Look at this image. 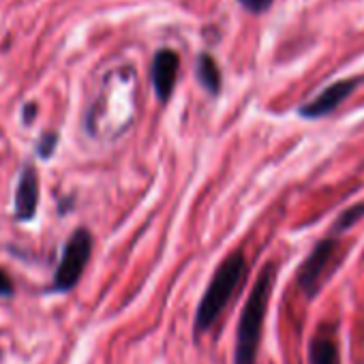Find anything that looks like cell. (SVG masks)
<instances>
[{
  "label": "cell",
  "instance_id": "cell-1",
  "mask_svg": "<svg viewBox=\"0 0 364 364\" xmlns=\"http://www.w3.org/2000/svg\"><path fill=\"white\" fill-rule=\"evenodd\" d=\"M274 279H277V268L272 264H266L245 302L242 313H240V321H238V330H236L234 364H255L257 362L262 330H264Z\"/></svg>",
  "mask_w": 364,
  "mask_h": 364
},
{
  "label": "cell",
  "instance_id": "cell-2",
  "mask_svg": "<svg viewBox=\"0 0 364 364\" xmlns=\"http://www.w3.org/2000/svg\"><path fill=\"white\" fill-rule=\"evenodd\" d=\"M247 272H249V264H247L245 251H234L219 264V268L215 270V274L198 304L196 323H193V330L198 336L217 323V319L221 317V313L225 311V306L238 291L240 283L245 281Z\"/></svg>",
  "mask_w": 364,
  "mask_h": 364
},
{
  "label": "cell",
  "instance_id": "cell-3",
  "mask_svg": "<svg viewBox=\"0 0 364 364\" xmlns=\"http://www.w3.org/2000/svg\"><path fill=\"white\" fill-rule=\"evenodd\" d=\"M90 255H92V234L86 228H80L69 236V240L63 247V255L56 266L50 291L56 294L71 291L82 279Z\"/></svg>",
  "mask_w": 364,
  "mask_h": 364
},
{
  "label": "cell",
  "instance_id": "cell-4",
  "mask_svg": "<svg viewBox=\"0 0 364 364\" xmlns=\"http://www.w3.org/2000/svg\"><path fill=\"white\" fill-rule=\"evenodd\" d=\"M336 249H338V242L334 238H326V240L317 242V247L309 253V257L300 266L298 287L304 291L306 298H315L317 291L321 289L326 272L336 255Z\"/></svg>",
  "mask_w": 364,
  "mask_h": 364
},
{
  "label": "cell",
  "instance_id": "cell-5",
  "mask_svg": "<svg viewBox=\"0 0 364 364\" xmlns=\"http://www.w3.org/2000/svg\"><path fill=\"white\" fill-rule=\"evenodd\" d=\"M39 206V171L33 161L22 167L18 187L14 193V217L20 223H31Z\"/></svg>",
  "mask_w": 364,
  "mask_h": 364
},
{
  "label": "cell",
  "instance_id": "cell-6",
  "mask_svg": "<svg viewBox=\"0 0 364 364\" xmlns=\"http://www.w3.org/2000/svg\"><path fill=\"white\" fill-rule=\"evenodd\" d=\"M178 69H180V58L173 50H159L152 58V86H154V95L159 97V101H167L173 92L176 80H178Z\"/></svg>",
  "mask_w": 364,
  "mask_h": 364
},
{
  "label": "cell",
  "instance_id": "cell-7",
  "mask_svg": "<svg viewBox=\"0 0 364 364\" xmlns=\"http://www.w3.org/2000/svg\"><path fill=\"white\" fill-rule=\"evenodd\" d=\"M358 82L360 80H341L336 84H330L315 99H311L309 103H304L300 107V116H304V118H321V116L334 112L341 105V101H345L353 92Z\"/></svg>",
  "mask_w": 364,
  "mask_h": 364
},
{
  "label": "cell",
  "instance_id": "cell-8",
  "mask_svg": "<svg viewBox=\"0 0 364 364\" xmlns=\"http://www.w3.org/2000/svg\"><path fill=\"white\" fill-rule=\"evenodd\" d=\"M309 362L311 364H341L334 328H321L311 338V343H309Z\"/></svg>",
  "mask_w": 364,
  "mask_h": 364
},
{
  "label": "cell",
  "instance_id": "cell-9",
  "mask_svg": "<svg viewBox=\"0 0 364 364\" xmlns=\"http://www.w3.org/2000/svg\"><path fill=\"white\" fill-rule=\"evenodd\" d=\"M198 77L202 82V86L217 95L219 88H221V73H219V67L215 63V58L210 54H202L200 60H198Z\"/></svg>",
  "mask_w": 364,
  "mask_h": 364
},
{
  "label": "cell",
  "instance_id": "cell-10",
  "mask_svg": "<svg viewBox=\"0 0 364 364\" xmlns=\"http://www.w3.org/2000/svg\"><path fill=\"white\" fill-rule=\"evenodd\" d=\"M58 139H60V137H58L56 131H43L41 137H39V141H37V146H35L37 156L43 159V161L52 159L54 152H56V148H58Z\"/></svg>",
  "mask_w": 364,
  "mask_h": 364
},
{
  "label": "cell",
  "instance_id": "cell-11",
  "mask_svg": "<svg viewBox=\"0 0 364 364\" xmlns=\"http://www.w3.org/2000/svg\"><path fill=\"white\" fill-rule=\"evenodd\" d=\"M364 215V204H358V206H353V208H349L347 213H343L341 215V219L336 221V225H334V232H341V230H347V228H351L360 217Z\"/></svg>",
  "mask_w": 364,
  "mask_h": 364
},
{
  "label": "cell",
  "instance_id": "cell-12",
  "mask_svg": "<svg viewBox=\"0 0 364 364\" xmlns=\"http://www.w3.org/2000/svg\"><path fill=\"white\" fill-rule=\"evenodd\" d=\"M16 294V287H14V281L11 277L0 268V300L3 298H11Z\"/></svg>",
  "mask_w": 364,
  "mask_h": 364
},
{
  "label": "cell",
  "instance_id": "cell-13",
  "mask_svg": "<svg viewBox=\"0 0 364 364\" xmlns=\"http://www.w3.org/2000/svg\"><path fill=\"white\" fill-rule=\"evenodd\" d=\"M238 3L251 14H262L272 5V0H238Z\"/></svg>",
  "mask_w": 364,
  "mask_h": 364
},
{
  "label": "cell",
  "instance_id": "cell-14",
  "mask_svg": "<svg viewBox=\"0 0 364 364\" xmlns=\"http://www.w3.org/2000/svg\"><path fill=\"white\" fill-rule=\"evenodd\" d=\"M37 118V103H26L22 109V122L24 124H33V120Z\"/></svg>",
  "mask_w": 364,
  "mask_h": 364
}]
</instances>
